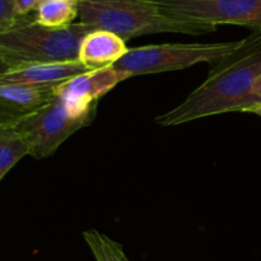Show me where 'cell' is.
Instances as JSON below:
<instances>
[{
	"label": "cell",
	"mask_w": 261,
	"mask_h": 261,
	"mask_svg": "<svg viewBox=\"0 0 261 261\" xmlns=\"http://www.w3.org/2000/svg\"><path fill=\"white\" fill-rule=\"evenodd\" d=\"M83 239L96 261H129L119 242L97 229L84 231Z\"/></svg>",
	"instance_id": "cell-13"
},
{
	"label": "cell",
	"mask_w": 261,
	"mask_h": 261,
	"mask_svg": "<svg viewBox=\"0 0 261 261\" xmlns=\"http://www.w3.org/2000/svg\"><path fill=\"white\" fill-rule=\"evenodd\" d=\"M251 114H255V115H257V116H260L261 117V103H259V105H256V106L254 107V109L251 110Z\"/></svg>",
	"instance_id": "cell-17"
},
{
	"label": "cell",
	"mask_w": 261,
	"mask_h": 261,
	"mask_svg": "<svg viewBox=\"0 0 261 261\" xmlns=\"http://www.w3.org/2000/svg\"><path fill=\"white\" fill-rule=\"evenodd\" d=\"M22 17L17 0H0V32L14 27Z\"/></svg>",
	"instance_id": "cell-14"
},
{
	"label": "cell",
	"mask_w": 261,
	"mask_h": 261,
	"mask_svg": "<svg viewBox=\"0 0 261 261\" xmlns=\"http://www.w3.org/2000/svg\"><path fill=\"white\" fill-rule=\"evenodd\" d=\"M166 14L186 20L261 30V0H154Z\"/></svg>",
	"instance_id": "cell-6"
},
{
	"label": "cell",
	"mask_w": 261,
	"mask_h": 261,
	"mask_svg": "<svg viewBox=\"0 0 261 261\" xmlns=\"http://www.w3.org/2000/svg\"><path fill=\"white\" fill-rule=\"evenodd\" d=\"M132 78L115 65L93 69L56 86V96L75 116L96 114L101 97L109 93L119 83Z\"/></svg>",
	"instance_id": "cell-7"
},
{
	"label": "cell",
	"mask_w": 261,
	"mask_h": 261,
	"mask_svg": "<svg viewBox=\"0 0 261 261\" xmlns=\"http://www.w3.org/2000/svg\"><path fill=\"white\" fill-rule=\"evenodd\" d=\"M55 97V84L0 83V125L37 111Z\"/></svg>",
	"instance_id": "cell-8"
},
{
	"label": "cell",
	"mask_w": 261,
	"mask_h": 261,
	"mask_svg": "<svg viewBox=\"0 0 261 261\" xmlns=\"http://www.w3.org/2000/svg\"><path fill=\"white\" fill-rule=\"evenodd\" d=\"M79 17V0H42L35 10V20L41 25L63 28Z\"/></svg>",
	"instance_id": "cell-12"
},
{
	"label": "cell",
	"mask_w": 261,
	"mask_h": 261,
	"mask_svg": "<svg viewBox=\"0 0 261 261\" xmlns=\"http://www.w3.org/2000/svg\"><path fill=\"white\" fill-rule=\"evenodd\" d=\"M96 114L75 116L71 114L58 96L37 111L18 119L12 124L31 145V155L43 160L58 150V148L78 130L93 122Z\"/></svg>",
	"instance_id": "cell-5"
},
{
	"label": "cell",
	"mask_w": 261,
	"mask_h": 261,
	"mask_svg": "<svg viewBox=\"0 0 261 261\" xmlns=\"http://www.w3.org/2000/svg\"><path fill=\"white\" fill-rule=\"evenodd\" d=\"M79 19L125 41L154 33L201 36L217 31L211 23L171 17L154 0H79Z\"/></svg>",
	"instance_id": "cell-2"
},
{
	"label": "cell",
	"mask_w": 261,
	"mask_h": 261,
	"mask_svg": "<svg viewBox=\"0 0 261 261\" xmlns=\"http://www.w3.org/2000/svg\"><path fill=\"white\" fill-rule=\"evenodd\" d=\"M254 94H255V97L259 99V102L261 103V74L254 84Z\"/></svg>",
	"instance_id": "cell-16"
},
{
	"label": "cell",
	"mask_w": 261,
	"mask_h": 261,
	"mask_svg": "<svg viewBox=\"0 0 261 261\" xmlns=\"http://www.w3.org/2000/svg\"><path fill=\"white\" fill-rule=\"evenodd\" d=\"M96 28L78 22L63 28L38 24L35 14L23 15L17 24L0 32L2 71L20 66L78 60L84 36Z\"/></svg>",
	"instance_id": "cell-3"
},
{
	"label": "cell",
	"mask_w": 261,
	"mask_h": 261,
	"mask_svg": "<svg viewBox=\"0 0 261 261\" xmlns=\"http://www.w3.org/2000/svg\"><path fill=\"white\" fill-rule=\"evenodd\" d=\"M260 74L261 30H252L233 54L212 66L198 88L154 121L161 126H177L228 112H250L260 103L254 94Z\"/></svg>",
	"instance_id": "cell-1"
},
{
	"label": "cell",
	"mask_w": 261,
	"mask_h": 261,
	"mask_svg": "<svg viewBox=\"0 0 261 261\" xmlns=\"http://www.w3.org/2000/svg\"><path fill=\"white\" fill-rule=\"evenodd\" d=\"M242 40L212 43H161L129 48L115 68L130 76L182 70L200 63L216 66L241 46Z\"/></svg>",
	"instance_id": "cell-4"
},
{
	"label": "cell",
	"mask_w": 261,
	"mask_h": 261,
	"mask_svg": "<svg viewBox=\"0 0 261 261\" xmlns=\"http://www.w3.org/2000/svg\"><path fill=\"white\" fill-rule=\"evenodd\" d=\"M87 68L79 60L63 61V63L35 64L20 68L3 70L0 74V83L13 84H58L87 73Z\"/></svg>",
	"instance_id": "cell-9"
},
{
	"label": "cell",
	"mask_w": 261,
	"mask_h": 261,
	"mask_svg": "<svg viewBox=\"0 0 261 261\" xmlns=\"http://www.w3.org/2000/svg\"><path fill=\"white\" fill-rule=\"evenodd\" d=\"M25 155H31V145L19 132L0 125V180Z\"/></svg>",
	"instance_id": "cell-11"
},
{
	"label": "cell",
	"mask_w": 261,
	"mask_h": 261,
	"mask_svg": "<svg viewBox=\"0 0 261 261\" xmlns=\"http://www.w3.org/2000/svg\"><path fill=\"white\" fill-rule=\"evenodd\" d=\"M127 53L129 48L126 47V41L122 40L120 36L110 31L93 30L82 40L78 60L93 70L115 65Z\"/></svg>",
	"instance_id": "cell-10"
},
{
	"label": "cell",
	"mask_w": 261,
	"mask_h": 261,
	"mask_svg": "<svg viewBox=\"0 0 261 261\" xmlns=\"http://www.w3.org/2000/svg\"><path fill=\"white\" fill-rule=\"evenodd\" d=\"M17 2L20 15H27L31 14V12H35L42 0H17Z\"/></svg>",
	"instance_id": "cell-15"
}]
</instances>
